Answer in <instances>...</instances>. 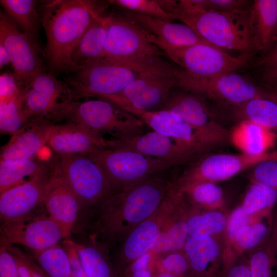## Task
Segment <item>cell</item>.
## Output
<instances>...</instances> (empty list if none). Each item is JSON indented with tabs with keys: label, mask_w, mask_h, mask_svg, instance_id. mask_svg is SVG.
Segmentation results:
<instances>
[{
	"label": "cell",
	"mask_w": 277,
	"mask_h": 277,
	"mask_svg": "<svg viewBox=\"0 0 277 277\" xmlns=\"http://www.w3.org/2000/svg\"><path fill=\"white\" fill-rule=\"evenodd\" d=\"M229 213L224 210H203L193 208L186 220L188 236L224 239Z\"/></svg>",
	"instance_id": "1f68e13d"
},
{
	"label": "cell",
	"mask_w": 277,
	"mask_h": 277,
	"mask_svg": "<svg viewBox=\"0 0 277 277\" xmlns=\"http://www.w3.org/2000/svg\"><path fill=\"white\" fill-rule=\"evenodd\" d=\"M156 271H165L180 277H193L188 260L182 251L169 253L155 262Z\"/></svg>",
	"instance_id": "b9f144b4"
},
{
	"label": "cell",
	"mask_w": 277,
	"mask_h": 277,
	"mask_svg": "<svg viewBox=\"0 0 277 277\" xmlns=\"http://www.w3.org/2000/svg\"><path fill=\"white\" fill-rule=\"evenodd\" d=\"M0 43L9 54L13 75L21 87L44 69L45 55L38 44L23 33L2 11L0 13Z\"/></svg>",
	"instance_id": "5bb4252c"
},
{
	"label": "cell",
	"mask_w": 277,
	"mask_h": 277,
	"mask_svg": "<svg viewBox=\"0 0 277 277\" xmlns=\"http://www.w3.org/2000/svg\"><path fill=\"white\" fill-rule=\"evenodd\" d=\"M58 156L54 167L78 199L82 209L97 208L115 192L103 169L87 156Z\"/></svg>",
	"instance_id": "ba28073f"
},
{
	"label": "cell",
	"mask_w": 277,
	"mask_h": 277,
	"mask_svg": "<svg viewBox=\"0 0 277 277\" xmlns=\"http://www.w3.org/2000/svg\"><path fill=\"white\" fill-rule=\"evenodd\" d=\"M171 184L155 175L113 193L97 207L94 235L107 247L119 243L157 210Z\"/></svg>",
	"instance_id": "6da1fadb"
},
{
	"label": "cell",
	"mask_w": 277,
	"mask_h": 277,
	"mask_svg": "<svg viewBox=\"0 0 277 277\" xmlns=\"http://www.w3.org/2000/svg\"><path fill=\"white\" fill-rule=\"evenodd\" d=\"M32 252L37 264L48 277H73L69 255L63 245L58 244Z\"/></svg>",
	"instance_id": "8d00e7d4"
},
{
	"label": "cell",
	"mask_w": 277,
	"mask_h": 277,
	"mask_svg": "<svg viewBox=\"0 0 277 277\" xmlns=\"http://www.w3.org/2000/svg\"><path fill=\"white\" fill-rule=\"evenodd\" d=\"M270 152L260 155L216 154L200 157L175 181L177 186L200 181L216 183L229 179L259 162L270 160Z\"/></svg>",
	"instance_id": "9a60e30c"
},
{
	"label": "cell",
	"mask_w": 277,
	"mask_h": 277,
	"mask_svg": "<svg viewBox=\"0 0 277 277\" xmlns=\"http://www.w3.org/2000/svg\"><path fill=\"white\" fill-rule=\"evenodd\" d=\"M250 3L245 0H204V7L206 11L231 12L249 9Z\"/></svg>",
	"instance_id": "bcb514c9"
},
{
	"label": "cell",
	"mask_w": 277,
	"mask_h": 277,
	"mask_svg": "<svg viewBox=\"0 0 277 277\" xmlns=\"http://www.w3.org/2000/svg\"><path fill=\"white\" fill-rule=\"evenodd\" d=\"M148 39L186 74L195 77L209 78L235 72L248 63L252 54L233 57L211 44L200 43L171 46L146 32Z\"/></svg>",
	"instance_id": "8992f818"
},
{
	"label": "cell",
	"mask_w": 277,
	"mask_h": 277,
	"mask_svg": "<svg viewBox=\"0 0 277 277\" xmlns=\"http://www.w3.org/2000/svg\"><path fill=\"white\" fill-rule=\"evenodd\" d=\"M250 179L252 183L277 190V160H264L255 164L251 170Z\"/></svg>",
	"instance_id": "ee69618b"
},
{
	"label": "cell",
	"mask_w": 277,
	"mask_h": 277,
	"mask_svg": "<svg viewBox=\"0 0 277 277\" xmlns=\"http://www.w3.org/2000/svg\"><path fill=\"white\" fill-rule=\"evenodd\" d=\"M22 89V106L28 118L51 113L60 104L58 100L66 87L45 69L38 72Z\"/></svg>",
	"instance_id": "d6986e66"
},
{
	"label": "cell",
	"mask_w": 277,
	"mask_h": 277,
	"mask_svg": "<svg viewBox=\"0 0 277 277\" xmlns=\"http://www.w3.org/2000/svg\"><path fill=\"white\" fill-rule=\"evenodd\" d=\"M175 67L161 57L132 60L102 58L74 72L65 85L71 99L84 96L101 98L121 93L141 77Z\"/></svg>",
	"instance_id": "3957f363"
},
{
	"label": "cell",
	"mask_w": 277,
	"mask_h": 277,
	"mask_svg": "<svg viewBox=\"0 0 277 277\" xmlns=\"http://www.w3.org/2000/svg\"><path fill=\"white\" fill-rule=\"evenodd\" d=\"M176 76L177 88L200 94L226 109L252 98L263 97L264 87L235 72L199 78L186 74L179 68Z\"/></svg>",
	"instance_id": "9c48e42d"
},
{
	"label": "cell",
	"mask_w": 277,
	"mask_h": 277,
	"mask_svg": "<svg viewBox=\"0 0 277 277\" xmlns=\"http://www.w3.org/2000/svg\"><path fill=\"white\" fill-rule=\"evenodd\" d=\"M125 14L127 19L144 31L168 45L179 47L200 43L209 44L201 38L186 24L145 16L126 10Z\"/></svg>",
	"instance_id": "cb8c5ba5"
},
{
	"label": "cell",
	"mask_w": 277,
	"mask_h": 277,
	"mask_svg": "<svg viewBox=\"0 0 277 277\" xmlns=\"http://www.w3.org/2000/svg\"><path fill=\"white\" fill-rule=\"evenodd\" d=\"M249 14L250 31L255 49L261 51L263 55L277 41V0L253 1Z\"/></svg>",
	"instance_id": "484cf974"
},
{
	"label": "cell",
	"mask_w": 277,
	"mask_h": 277,
	"mask_svg": "<svg viewBox=\"0 0 277 277\" xmlns=\"http://www.w3.org/2000/svg\"><path fill=\"white\" fill-rule=\"evenodd\" d=\"M22 106L21 95L0 101V130L2 133L14 135L27 120Z\"/></svg>",
	"instance_id": "ab89813d"
},
{
	"label": "cell",
	"mask_w": 277,
	"mask_h": 277,
	"mask_svg": "<svg viewBox=\"0 0 277 277\" xmlns=\"http://www.w3.org/2000/svg\"><path fill=\"white\" fill-rule=\"evenodd\" d=\"M277 138L272 129L248 121H241L230 132V141L249 155H260L273 146Z\"/></svg>",
	"instance_id": "f546056e"
},
{
	"label": "cell",
	"mask_w": 277,
	"mask_h": 277,
	"mask_svg": "<svg viewBox=\"0 0 277 277\" xmlns=\"http://www.w3.org/2000/svg\"><path fill=\"white\" fill-rule=\"evenodd\" d=\"M277 203V190L265 185L252 183L240 206L248 215H253L274 208Z\"/></svg>",
	"instance_id": "f35d334b"
},
{
	"label": "cell",
	"mask_w": 277,
	"mask_h": 277,
	"mask_svg": "<svg viewBox=\"0 0 277 277\" xmlns=\"http://www.w3.org/2000/svg\"><path fill=\"white\" fill-rule=\"evenodd\" d=\"M53 113L69 117L74 123L103 137V133H108L116 140L143 134L146 126L135 115L103 98L65 102L60 104Z\"/></svg>",
	"instance_id": "277c9868"
},
{
	"label": "cell",
	"mask_w": 277,
	"mask_h": 277,
	"mask_svg": "<svg viewBox=\"0 0 277 277\" xmlns=\"http://www.w3.org/2000/svg\"><path fill=\"white\" fill-rule=\"evenodd\" d=\"M111 149H122L166 160L187 163L206 151L183 141L153 131L121 140L113 139Z\"/></svg>",
	"instance_id": "e0dca14e"
},
{
	"label": "cell",
	"mask_w": 277,
	"mask_h": 277,
	"mask_svg": "<svg viewBox=\"0 0 277 277\" xmlns=\"http://www.w3.org/2000/svg\"><path fill=\"white\" fill-rule=\"evenodd\" d=\"M126 11L136 14L172 21L157 0H114L110 1Z\"/></svg>",
	"instance_id": "60d3db41"
},
{
	"label": "cell",
	"mask_w": 277,
	"mask_h": 277,
	"mask_svg": "<svg viewBox=\"0 0 277 277\" xmlns=\"http://www.w3.org/2000/svg\"><path fill=\"white\" fill-rule=\"evenodd\" d=\"M174 186L193 207L203 210H224L222 189L216 183L200 181Z\"/></svg>",
	"instance_id": "d6a6232c"
},
{
	"label": "cell",
	"mask_w": 277,
	"mask_h": 277,
	"mask_svg": "<svg viewBox=\"0 0 277 277\" xmlns=\"http://www.w3.org/2000/svg\"><path fill=\"white\" fill-rule=\"evenodd\" d=\"M154 277H180L174 274L165 272V271H157Z\"/></svg>",
	"instance_id": "680465c9"
},
{
	"label": "cell",
	"mask_w": 277,
	"mask_h": 277,
	"mask_svg": "<svg viewBox=\"0 0 277 277\" xmlns=\"http://www.w3.org/2000/svg\"><path fill=\"white\" fill-rule=\"evenodd\" d=\"M47 144L58 155L87 156L98 148H109L111 139L105 138L72 122L55 126Z\"/></svg>",
	"instance_id": "ffe728a7"
},
{
	"label": "cell",
	"mask_w": 277,
	"mask_h": 277,
	"mask_svg": "<svg viewBox=\"0 0 277 277\" xmlns=\"http://www.w3.org/2000/svg\"><path fill=\"white\" fill-rule=\"evenodd\" d=\"M224 277H251L247 259L240 257L224 273Z\"/></svg>",
	"instance_id": "f5cc1de1"
},
{
	"label": "cell",
	"mask_w": 277,
	"mask_h": 277,
	"mask_svg": "<svg viewBox=\"0 0 277 277\" xmlns=\"http://www.w3.org/2000/svg\"><path fill=\"white\" fill-rule=\"evenodd\" d=\"M248 253L247 259L251 277H277V252L271 235Z\"/></svg>",
	"instance_id": "74e56055"
},
{
	"label": "cell",
	"mask_w": 277,
	"mask_h": 277,
	"mask_svg": "<svg viewBox=\"0 0 277 277\" xmlns=\"http://www.w3.org/2000/svg\"><path fill=\"white\" fill-rule=\"evenodd\" d=\"M228 110L240 121H250L270 129L277 128V103L268 98H252Z\"/></svg>",
	"instance_id": "836d02e7"
},
{
	"label": "cell",
	"mask_w": 277,
	"mask_h": 277,
	"mask_svg": "<svg viewBox=\"0 0 277 277\" xmlns=\"http://www.w3.org/2000/svg\"><path fill=\"white\" fill-rule=\"evenodd\" d=\"M10 61L9 54L5 46L0 43V67L2 68Z\"/></svg>",
	"instance_id": "11a10c76"
},
{
	"label": "cell",
	"mask_w": 277,
	"mask_h": 277,
	"mask_svg": "<svg viewBox=\"0 0 277 277\" xmlns=\"http://www.w3.org/2000/svg\"><path fill=\"white\" fill-rule=\"evenodd\" d=\"M41 273L43 277H48L41 268Z\"/></svg>",
	"instance_id": "91938a15"
},
{
	"label": "cell",
	"mask_w": 277,
	"mask_h": 277,
	"mask_svg": "<svg viewBox=\"0 0 277 277\" xmlns=\"http://www.w3.org/2000/svg\"><path fill=\"white\" fill-rule=\"evenodd\" d=\"M190 208L180 197L162 227L151 251L155 254L182 251L188 237L186 220Z\"/></svg>",
	"instance_id": "f1b7e54d"
},
{
	"label": "cell",
	"mask_w": 277,
	"mask_h": 277,
	"mask_svg": "<svg viewBox=\"0 0 277 277\" xmlns=\"http://www.w3.org/2000/svg\"><path fill=\"white\" fill-rule=\"evenodd\" d=\"M249 9L231 12L203 10L180 21L219 48L252 54L255 49L250 31Z\"/></svg>",
	"instance_id": "5b68a950"
},
{
	"label": "cell",
	"mask_w": 277,
	"mask_h": 277,
	"mask_svg": "<svg viewBox=\"0 0 277 277\" xmlns=\"http://www.w3.org/2000/svg\"><path fill=\"white\" fill-rule=\"evenodd\" d=\"M178 66L136 80L121 93L101 98L124 110L156 111L163 109L171 91L177 86Z\"/></svg>",
	"instance_id": "8fae6325"
},
{
	"label": "cell",
	"mask_w": 277,
	"mask_h": 277,
	"mask_svg": "<svg viewBox=\"0 0 277 277\" xmlns=\"http://www.w3.org/2000/svg\"><path fill=\"white\" fill-rule=\"evenodd\" d=\"M271 236L277 252V207L273 211V225Z\"/></svg>",
	"instance_id": "9f6ffc18"
},
{
	"label": "cell",
	"mask_w": 277,
	"mask_h": 277,
	"mask_svg": "<svg viewBox=\"0 0 277 277\" xmlns=\"http://www.w3.org/2000/svg\"><path fill=\"white\" fill-rule=\"evenodd\" d=\"M261 81L265 87L277 89V69L261 71Z\"/></svg>",
	"instance_id": "db71d44e"
},
{
	"label": "cell",
	"mask_w": 277,
	"mask_h": 277,
	"mask_svg": "<svg viewBox=\"0 0 277 277\" xmlns=\"http://www.w3.org/2000/svg\"><path fill=\"white\" fill-rule=\"evenodd\" d=\"M264 88L263 97L271 100L277 103V89Z\"/></svg>",
	"instance_id": "6f0895ef"
},
{
	"label": "cell",
	"mask_w": 277,
	"mask_h": 277,
	"mask_svg": "<svg viewBox=\"0 0 277 277\" xmlns=\"http://www.w3.org/2000/svg\"><path fill=\"white\" fill-rule=\"evenodd\" d=\"M87 156L103 169L115 192L185 163L179 160H163L122 149L101 148Z\"/></svg>",
	"instance_id": "52a82bcc"
},
{
	"label": "cell",
	"mask_w": 277,
	"mask_h": 277,
	"mask_svg": "<svg viewBox=\"0 0 277 277\" xmlns=\"http://www.w3.org/2000/svg\"><path fill=\"white\" fill-rule=\"evenodd\" d=\"M0 277H21L14 257L3 242L0 247Z\"/></svg>",
	"instance_id": "7dc6e473"
},
{
	"label": "cell",
	"mask_w": 277,
	"mask_h": 277,
	"mask_svg": "<svg viewBox=\"0 0 277 277\" xmlns=\"http://www.w3.org/2000/svg\"><path fill=\"white\" fill-rule=\"evenodd\" d=\"M164 52L148 38L146 33L128 19L108 16L103 58L132 60L161 57Z\"/></svg>",
	"instance_id": "7c38bea8"
},
{
	"label": "cell",
	"mask_w": 277,
	"mask_h": 277,
	"mask_svg": "<svg viewBox=\"0 0 277 277\" xmlns=\"http://www.w3.org/2000/svg\"><path fill=\"white\" fill-rule=\"evenodd\" d=\"M55 126L47 122H37L26 130L22 128L2 148L1 160L33 158L47 143Z\"/></svg>",
	"instance_id": "4316f807"
},
{
	"label": "cell",
	"mask_w": 277,
	"mask_h": 277,
	"mask_svg": "<svg viewBox=\"0 0 277 277\" xmlns=\"http://www.w3.org/2000/svg\"><path fill=\"white\" fill-rule=\"evenodd\" d=\"M150 251L140 257L128 266L118 275L119 277H128L133 273L144 269L154 266L156 261H154Z\"/></svg>",
	"instance_id": "681fc988"
},
{
	"label": "cell",
	"mask_w": 277,
	"mask_h": 277,
	"mask_svg": "<svg viewBox=\"0 0 277 277\" xmlns=\"http://www.w3.org/2000/svg\"><path fill=\"white\" fill-rule=\"evenodd\" d=\"M176 197V195L169 190L157 210L118 243L115 274L118 272L119 275L135 260L151 251L162 227L175 207Z\"/></svg>",
	"instance_id": "4fadbf2b"
},
{
	"label": "cell",
	"mask_w": 277,
	"mask_h": 277,
	"mask_svg": "<svg viewBox=\"0 0 277 277\" xmlns=\"http://www.w3.org/2000/svg\"><path fill=\"white\" fill-rule=\"evenodd\" d=\"M99 14L94 3L89 1H54L44 6L45 57L50 73L74 72L71 60L73 50Z\"/></svg>",
	"instance_id": "7a4b0ae2"
},
{
	"label": "cell",
	"mask_w": 277,
	"mask_h": 277,
	"mask_svg": "<svg viewBox=\"0 0 277 277\" xmlns=\"http://www.w3.org/2000/svg\"><path fill=\"white\" fill-rule=\"evenodd\" d=\"M126 111L140 118L153 131L191 144L206 152L211 149L194 128L172 112L165 110L143 111L133 109Z\"/></svg>",
	"instance_id": "603a6c76"
},
{
	"label": "cell",
	"mask_w": 277,
	"mask_h": 277,
	"mask_svg": "<svg viewBox=\"0 0 277 277\" xmlns=\"http://www.w3.org/2000/svg\"><path fill=\"white\" fill-rule=\"evenodd\" d=\"M1 242L23 245L31 251L44 250L69 238L60 225L49 215L3 223Z\"/></svg>",
	"instance_id": "2e32d148"
},
{
	"label": "cell",
	"mask_w": 277,
	"mask_h": 277,
	"mask_svg": "<svg viewBox=\"0 0 277 277\" xmlns=\"http://www.w3.org/2000/svg\"><path fill=\"white\" fill-rule=\"evenodd\" d=\"M62 245L67 250L70 258L73 277H89L84 270L77 253L67 239L62 241Z\"/></svg>",
	"instance_id": "816d5d0a"
},
{
	"label": "cell",
	"mask_w": 277,
	"mask_h": 277,
	"mask_svg": "<svg viewBox=\"0 0 277 277\" xmlns=\"http://www.w3.org/2000/svg\"><path fill=\"white\" fill-rule=\"evenodd\" d=\"M67 240L76 250L89 277H116L105 244L97 242L95 238L87 243L78 242L70 238Z\"/></svg>",
	"instance_id": "4dcf8cb0"
},
{
	"label": "cell",
	"mask_w": 277,
	"mask_h": 277,
	"mask_svg": "<svg viewBox=\"0 0 277 277\" xmlns=\"http://www.w3.org/2000/svg\"><path fill=\"white\" fill-rule=\"evenodd\" d=\"M186 254L193 277H221L223 271L224 239L188 236Z\"/></svg>",
	"instance_id": "7402d4cb"
},
{
	"label": "cell",
	"mask_w": 277,
	"mask_h": 277,
	"mask_svg": "<svg viewBox=\"0 0 277 277\" xmlns=\"http://www.w3.org/2000/svg\"><path fill=\"white\" fill-rule=\"evenodd\" d=\"M203 96L176 87L162 110L172 112L194 128L211 149L230 141V132L217 121V113Z\"/></svg>",
	"instance_id": "30bf717a"
},
{
	"label": "cell",
	"mask_w": 277,
	"mask_h": 277,
	"mask_svg": "<svg viewBox=\"0 0 277 277\" xmlns=\"http://www.w3.org/2000/svg\"><path fill=\"white\" fill-rule=\"evenodd\" d=\"M43 205L48 215L70 236L82 207L78 199L55 167L48 181Z\"/></svg>",
	"instance_id": "44dd1931"
},
{
	"label": "cell",
	"mask_w": 277,
	"mask_h": 277,
	"mask_svg": "<svg viewBox=\"0 0 277 277\" xmlns=\"http://www.w3.org/2000/svg\"><path fill=\"white\" fill-rule=\"evenodd\" d=\"M48 171L39 161L31 158L0 161V193L21 184L26 177L32 178Z\"/></svg>",
	"instance_id": "d590c367"
},
{
	"label": "cell",
	"mask_w": 277,
	"mask_h": 277,
	"mask_svg": "<svg viewBox=\"0 0 277 277\" xmlns=\"http://www.w3.org/2000/svg\"><path fill=\"white\" fill-rule=\"evenodd\" d=\"M22 94V89L13 74L3 73L0 76V101L9 100Z\"/></svg>",
	"instance_id": "c3c4849f"
},
{
	"label": "cell",
	"mask_w": 277,
	"mask_h": 277,
	"mask_svg": "<svg viewBox=\"0 0 277 277\" xmlns=\"http://www.w3.org/2000/svg\"><path fill=\"white\" fill-rule=\"evenodd\" d=\"M108 27V16L99 14L93 19L72 52L73 72L103 58Z\"/></svg>",
	"instance_id": "83f0119b"
},
{
	"label": "cell",
	"mask_w": 277,
	"mask_h": 277,
	"mask_svg": "<svg viewBox=\"0 0 277 277\" xmlns=\"http://www.w3.org/2000/svg\"><path fill=\"white\" fill-rule=\"evenodd\" d=\"M252 67L260 71L277 69V41L268 52L255 61Z\"/></svg>",
	"instance_id": "f907efd6"
},
{
	"label": "cell",
	"mask_w": 277,
	"mask_h": 277,
	"mask_svg": "<svg viewBox=\"0 0 277 277\" xmlns=\"http://www.w3.org/2000/svg\"><path fill=\"white\" fill-rule=\"evenodd\" d=\"M273 209L256 214L249 223L238 230L229 257L223 267L224 272L244 253L254 250L270 238L272 230Z\"/></svg>",
	"instance_id": "d4e9b609"
},
{
	"label": "cell",
	"mask_w": 277,
	"mask_h": 277,
	"mask_svg": "<svg viewBox=\"0 0 277 277\" xmlns=\"http://www.w3.org/2000/svg\"><path fill=\"white\" fill-rule=\"evenodd\" d=\"M48 171L0 193V219L3 223L27 219L43 205Z\"/></svg>",
	"instance_id": "ac0fdd59"
},
{
	"label": "cell",
	"mask_w": 277,
	"mask_h": 277,
	"mask_svg": "<svg viewBox=\"0 0 277 277\" xmlns=\"http://www.w3.org/2000/svg\"><path fill=\"white\" fill-rule=\"evenodd\" d=\"M5 12L19 29L38 44L39 18L33 0H1Z\"/></svg>",
	"instance_id": "e575fe53"
},
{
	"label": "cell",
	"mask_w": 277,
	"mask_h": 277,
	"mask_svg": "<svg viewBox=\"0 0 277 277\" xmlns=\"http://www.w3.org/2000/svg\"><path fill=\"white\" fill-rule=\"evenodd\" d=\"M6 246L16 261L21 277H43L37 264L31 261L18 248L11 245L6 244Z\"/></svg>",
	"instance_id": "f6af8a7d"
},
{
	"label": "cell",
	"mask_w": 277,
	"mask_h": 277,
	"mask_svg": "<svg viewBox=\"0 0 277 277\" xmlns=\"http://www.w3.org/2000/svg\"><path fill=\"white\" fill-rule=\"evenodd\" d=\"M254 216V215L247 214L240 205L229 213L227 227L224 236L223 265L229 257L236 232L241 227L249 223Z\"/></svg>",
	"instance_id": "7bdbcfd3"
}]
</instances>
